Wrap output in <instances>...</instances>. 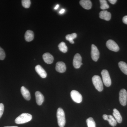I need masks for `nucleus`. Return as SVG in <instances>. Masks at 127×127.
I'll use <instances>...</instances> for the list:
<instances>
[{
  "label": "nucleus",
  "mask_w": 127,
  "mask_h": 127,
  "mask_svg": "<svg viewBox=\"0 0 127 127\" xmlns=\"http://www.w3.org/2000/svg\"><path fill=\"white\" fill-rule=\"evenodd\" d=\"M35 69L36 71L40 75L41 77L43 78L46 77L47 76V73L41 66L39 65H37L36 66Z\"/></svg>",
  "instance_id": "f8f14e48"
},
{
  "label": "nucleus",
  "mask_w": 127,
  "mask_h": 127,
  "mask_svg": "<svg viewBox=\"0 0 127 127\" xmlns=\"http://www.w3.org/2000/svg\"><path fill=\"white\" fill-rule=\"evenodd\" d=\"M99 17L101 19L108 21L111 19V13L107 10H103L99 13Z\"/></svg>",
  "instance_id": "ddd939ff"
},
{
  "label": "nucleus",
  "mask_w": 127,
  "mask_h": 127,
  "mask_svg": "<svg viewBox=\"0 0 127 127\" xmlns=\"http://www.w3.org/2000/svg\"><path fill=\"white\" fill-rule=\"evenodd\" d=\"M86 122L88 127H96V124L92 118L89 117L87 119Z\"/></svg>",
  "instance_id": "5701e85b"
},
{
  "label": "nucleus",
  "mask_w": 127,
  "mask_h": 127,
  "mask_svg": "<svg viewBox=\"0 0 127 127\" xmlns=\"http://www.w3.org/2000/svg\"><path fill=\"white\" fill-rule=\"evenodd\" d=\"M100 2L101 4L100 8L101 9L104 10L109 8V5L108 4L107 1L106 0H100Z\"/></svg>",
  "instance_id": "b1692460"
},
{
  "label": "nucleus",
  "mask_w": 127,
  "mask_h": 127,
  "mask_svg": "<svg viewBox=\"0 0 127 127\" xmlns=\"http://www.w3.org/2000/svg\"><path fill=\"white\" fill-rule=\"evenodd\" d=\"M4 104L2 103H0V118L2 116L4 112Z\"/></svg>",
  "instance_id": "bb28decb"
},
{
  "label": "nucleus",
  "mask_w": 127,
  "mask_h": 127,
  "mask_svg": "<svg viewBox=\"0 0 127 127\" xmlns=\"http://www.w3.org/2000/svg\"><path fill=\"white\" fill-rule=\"evenodd\" d=\"M91 54L93 60L95 62L97 61L100 56V52L97 47L94 44L92 45Z\"/></svg>",
  "instance_id": "6e6552de"
},
{
  "label": "nucleus",
  "mask_w": 127,
  "mask_h": 127,
  "mask_svg": "<svg viewBox=\"0 0 127 127\" xmlns=\"http://www.w3.org/2000/svg\"><path fill=\"white\" fill-rule=\"evenodd\" d=\"M5 57L4 51L0 47V60H3Z\"/></svg>",
  "instance_id": "a878e982"
},
{
  "label": "nucleus",
  "mask_w": 127,
  "mask_h": 127,
  "mask_svg": "<svg viewBox=\"0 0 127 127\" xmlns=\"http://www.w3.org/2000/svg\"><path fill=\"white\" fill-rule=\"evenodd\" d=\"M113 116L114 118L115 119L117 122L119 123H121L122 122V117L119 111L117 109H113Z\"/></svg>",
  "instance_id": "a211bd4d"
},
{
  "label": "nucleus",
  "mask_w": 127,
  "mask_h": 127,
  "mask_svg": "<svg viewBox=\"0 0 127 127\" xmlns=\"http://www.w3.org/2000/svg\"><path fill=\"white\" fill-rule=\"evenodd\" d=\"M77 37V34L76 33H72L71 34H68L66 36V39L67 40L69 41L70 43L72 44L74 43L73 39L76 38Z\"/></svg>",
  "instance_id": "412c9836"
},
{
  "label": "nucleus",
  "mask_w": 127,
  "mask_h": 127,
  "mask_svg": "<svg viewBox=\"0 0 127 127\" xmlns=\"http://www.w3.org/2000/svg\"><path fill=\"white\" fill-rule=\"evenodd\" d=\"M123 21L124 23L127 25V15L123 17Z\"/></svg>",
  "instance_id": "cd10ccee"
},
{
  "label": "nucleus",
  "mask_w": 127,
  "mask_h": 127,
  "mask_svg": "<svg viewBox=\"0 0 127 127\" xmlns=\"http://www.w3.org/2000/svg\"><path fill=\"white\" fill-rule=\"evenodd\" d=\"M58 48L59 50L62 52L65 53L67 51V47L65 43L64 42H62L58 45Z\"/></svg>",
  "instance_id": "4be33fe9"
},
{
  "label": "nucleus",
  "mask_w": 127,
  "mask_h": 127,
  "mask_svg": "<svg viewBox=\"0 0 127 127\" xmlns=\"http://www.w3.org/2000/svg\"><path fill=\"white\" fill-rule=\"evenodd\" d=\"M71 96L72 100L77 103H80L82 101V96L81 94L79 92L75 90L71 92Z\"/></svg>",
  "instance_id": "423d86ee"
},
{
  "label": "nucleus",
  "mask_w": 127,
  "mask_h": 127,
  "mask_svg": "<svg viewBox=\"0 0 127 127\" xmlns=\"http://www.w3.org/2000/svg\"><path fill=\"white\" fill-rule=\"evenodd\" d=\"M79 3L82 7L87 10L91 9L92 6V2L90 0H81Z\"/></svg>",
  "instance_id": "4468645a"
},
{
  "label": "nucleus",
  "mask_w": 127,
  "mask_h": 127,
  "mask_svg": "<svg viewBox=\"0 0 127 127\" xmlns=\"http://www.w3.org/2000/svg\"><path fill=\"white\" fill-rule=\"evenodd\" d=\"M59 5L57 4V5L56 6H55V8H54V9H55V10H57L58 9V7H59Z\"/></svg>",
  "instance_id": "7c9ffc66"
},
{
  "label": "nucleus",
  "mask_w": 127,
  "mask_h": 127,
  "mask_svg": "<svg viewBox=\"0 0 127 127\" xmlns=\"http://www.w3.org/2000/svg\"><path fill=\"white\" fill-rule=\"evenodd\" d=\"M103 118L104 120H107L109 122V124L113 127H115L117 125V122L113 116L112 115L104 114L103 116Z\"/></svg>",
  "instance_id": "9d476101"
},
{
  "label": "nucleus",
  "mask_w": 127,
  "mask_h": 127,
  "mask_svg": "<svg viewBox=\"0 0 127 127\" xmlns=\"http://www.w3.org/2000/svg\"><path fill=\"white\" fill-rule=\"evenodd\" d=\"M111 4H114L115 3L117 2V0H108Z\"/></svg>",
  "instance_id": "c85d7f7f"
},
{
  "label": "nucleus",
  "mask_w": 127,
  "mask_h": 127,
  "mask_svg": "<svg viewBox=\"0 0 127 127\" xmlns=\"http://www.w3.org/2000/svg\"><path fill=\"white\" fill-rule=\"evenodd\" d=\"M118 65L123 73L127 75V64L125 62L121 61L118 63Z\"/></svg>",
  "instance_id": "aec40b11"
},
{
  "label": "nucleus",
  "mask_w": 127,
  "mask_h": 127,
  "mask_svg": "<svg viewBox=\"0 0 127 127\" xmlns=\"http://www.w3.org/2000/svg\"><path fill=\"white\" fill-rule=\"evenodd\" d=\"M22 6L25 8H28L30 7L31 1L30 0H23L22 1Z\"/></svg>",
  "instance_id": "393cba45"
},
{
  "label": "nucleus",
  "mask_w": 127,
  "mask_h": 127,
  "mask_svg": "<svg viewBox=\"0 0 127 127\" xmlns=\"http://www.w3.org/2000/svg\"><path fill=\"white\" fill-rule=\"evenodd\" d=\"M65 9H62V10H61L60 11H59V13H60V14H63V13H64V12H65Z\"/></svg>",
  "instance_id": "c756f323"
},
{
  "label": "nucleus",
  "mask_w": 127,
  "mask_h": 127,
  "mask_svg": "<svg viewBox=\"0 0 127 127\" xmlns=\"http://www.w3.org/2000/svg\"><path fill=\"white\" fill-rule=\"evenodd\" d=\"M102 76V81L106 86L109 87L111 86L112 82L108 71L106 70H103L101 72Z\"/></svg>",
  "instance_id": "20e7f679"
},
{
  "label": "nucleus",
  "mask_w": 127,
  "mask_h": 127,
  "mask_svg": "<svg viewBox=\"0 0 127 127\" xmlns=\"http://www.w3.org/2000/svg\"><path fill=\"white\" fill-rule=\"evenodd\" d=\"M58 123L60 127H64L65 125L66 120L65 113L63 109L59 108L57 109V113Z\"/></svg>",
  "instance_id": "f257e3e1"
},
{
  "label": "nucleus",
  "mask_w": 127,
  "mask_h": 127,
  "mask_svg": "<svg viewBox=\"0 0 127 127\" xmlns=\"http://www.w3.org/2000/svg\"><path fill=\"white\" fill-rule=\"evenodd\" d=\"M21 91L22 96L27 101H29L31 100V94L27 89L25 87H22L21 88Z\"/></svg>",
  "instance_id": "dca6fc26"
},
{
  "label": "nucleus",
  "mask_w": 127,
  "mask_h": 127,
  "mask_svg": "<svg viewBox=\"0 0 127 127\" xmlns=\"http://www.w3.org/2000/svg\"><path fill=\"white\" fill-rule=\"evenodd\" d=\"M25 37L27 41H31L34 38V32L31 30H28L25 33Z\"/></svg>",
  "instance_id": "6ab92c4d"
},
{
  "label": "nucleus",
  "mask_w": 127,
  "mask_h": 127,
  "mask_svg": "<svg viewBox=\"0 0 127 127\" xmlns=\"http://www.w3.org/2000/svg\"><path fill=\"white\" fill-rule=\"evenodd\" d=\"M36 100L37 104L41 105L44 101V97L41 92L39 91H37L35 93Z\"/></svg>",
  "instance_id": "f3484780"
},
{
  "label": "nucleus",
  "mask_w": 127,
  "mask_h": 127,
  "mask_svg": "<svg viewBox=\"0 0 127 127\" xmlns=\"http://www.w3.org/2000/svg\"><path fill=\"white\" fill-rule=\"evenodd\" d=\"M106 45L107 47L111 51L117 52L119 50V47L118 45L113 40H109L107 41Z\"/></svg>",
  "instance_id": "0eeeda50"
},
{
  "label": "nucleus",
  "mask_w": 127,
  "mask_h": 127,
  "mask_svg": "<svg viewBox=\"0 0 127 127\" xmlns=\"http://www.w3.org/2000/svg\"><path fill=\"white\" fill-rule=\"evenodd\" d=\"M119 100L120 104L123 106L127 105V92L124 89H121L119 93Z\"/></svg>",
  "instance_id": "39448f33"
},
{
  "label": "nucleus",
  "mask_w": 127,
  "mask_h": 127,
  "mask_svg": "<svg viewBox=\"0 0 127 127\" xmlns=\"http://www.w3.org/2000/svg\"><path fill=\"white\" fill-rule=\"evenodd\" d=\"M17 127V126H11V127Z\"/></svg>",
  "instance_id": "2f4dec72"
},
{
  "label": "nucleus",
  "mask_w": 127,
  "mask_h": 127,
  "mask_svg": "<svg viewBox=\"0 0 127 127\" xmlns=\"http://www.w3.org/2000/svg\"><path fill=\"white\" fill-rule=\"evenodd\" d=\"M32 117L31 114L27 113L22 114L15 120L17 124H23L30 122L32 120Z\"/></svg>",
  "instance_id": "f03ea898"
},
{
  "label": "nucleus",
  "mask_w": 127,
  "mask_h": 127,
  "mask_svg": "<svg viewBox=\"0 0 127 127\" xmlns=\"http://www.w3.org/2000/svg\"><path fill=\"white\" fill-rule=\"evenodd\" d=\"M92 80L96 89L99 92H102L103 90V86L101 77L98 75H95L93 77Z\"/></svg>",
  "instance_id": "7ed1b4c3"
},
{
  "label": "nucleus",
  "mask_w": 127,
  "mask_h": 127,
  "mask_svg": "<svg viewBox=\"0 0 127 127\" xmlns=\"http://www.w3.org/2000/svg\"><path fill=\"white\" fill-rule=\"evenodd\" d=\"M42 57L44 62L48 64L52 63L54 61V57L49 53H44Z\"/></svg>",
  "instance_id": "2eb2a0df"
},
{
  "label": "nucleus",
  "mask_w": 127,
  "mask_h": 127,
  "mask_svg": "<svg viewBox=\"0 0 127 127\" xmlns=\"http://www.w3.org/2000/svg\"><path fill=\"white\" fill-rule=\"evenodd\" d=\"M82 58L79 53H77L75 55L73 61V65L75 68H79L82 65Z\"/></svg>",
  "instance_id": "1a4fd4ad"
},
{
  "label": "nucleus",
  "mask_w": 127,
  "mask_h": 127,
  "mask_svg": "<svg viewBox=\"0 0 127 127\" xmlns=\"http://www.w3.org/2000/svg\"><path fill=\"white\" fill-rule=\"evenodd\" d=\"M66 66L65 64L62 62H58L56 64V70L58 72L64 73L66 70Z\"/></svg>",
  "instance_id": "9b49d317"
}]
</instances>
